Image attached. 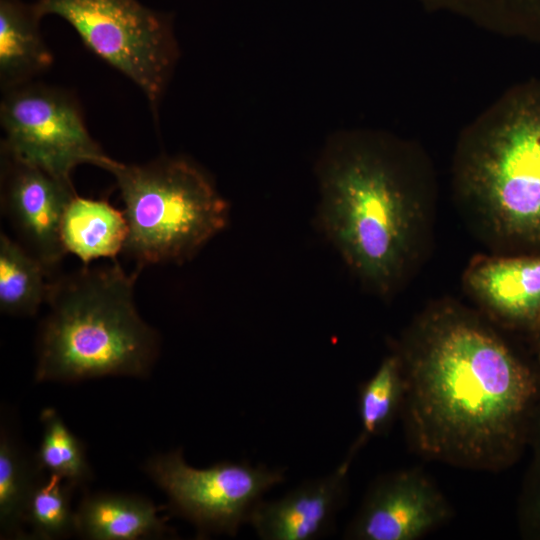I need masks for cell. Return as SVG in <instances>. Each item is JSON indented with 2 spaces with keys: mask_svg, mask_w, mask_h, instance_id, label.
<instances>
[{
  "mask_svg": "<svg viewBox=\"0 0 540 540\" xmlns=\"http://www.w3.org/2000/svg\"><path fill=\"white\" fill-rule=\"evenodd\" d=\"M404 368L408 442L425 458L499 471L528 441L540 377L480 312L450 298L430 302L393 348Z\"/></svg>",
  "mask_w": 540,
  "mask_h": 540,
  "instance_id": "1",
  "label": "cell"
},
{
  "mask_svg": "<svg viewBox=\"0 0 540 540\" xmlns=\"http://www.w3.org/2000/svg\"><path fill=\"white\" fill-rule=\"evenodd\" d=\"M319 229L370 292L390 298L433 238L437 181L415 141L372 129L333 134L317 162Z\"/></svg>",
  "mask_w": 540,
  "mask_h": 540,
  "instance_id": "2",
  "label": "cell"
},
{
  "mask_svg": "<svg viewBox=\"0 0 540 540\" xmlns=\"http://www.w3.org/2000/svg\"><path fill=\"white\" fill-rule=\"evenodd\" d=\"M452 190L494 251L540 243V79L508 88L461 131Z\"/></svg>",
  "mask_w": 540,
  "mask_h": 540,
  "instance_id": "3",
  "label": "cell"
},
{
  "mask_svg": "<svg viewBox=\"0 0 540 540\" xmlns=\"http://www.w3.org/2000/svg\"><path fill=\"white\" fill-rule=\"evenodd\" d=\"M138 274L114 259L51 278L48 312L37 336L35 381L149 375L160 340L136 308Z\"/></svg>",
  "mask_w": 540,
  "mask_h": 540,
  "instance_id": "4",
  "label": "cell"
},
{
  "mask_svg": "<svg viewBox=\"0 0 540 540\" xmlns=\"http://www.w3.org/2000/svg\"><path fill=\"white\" fill-rule=\"evenodd\" d=\"M124 204L128 234L122 254L135 270L191 260L228 225L230 206L210 176L181 156L144 164L117 162L109 171Z\"/></svg>",
  "mask_w": 540,
  "mask_h": 540,
  "instance_id": "5",
  "label": "cell"
},
{
  "mask_svg": "<svg viewBox=\"0 0 540 540\" xmlns=\"http://www.w3.org/2000/svg\"><path fill=\"white\" fill-rule=\"evenodd\" d=\"M35 5L42 16L69 23L83 44L136 84L157 112L179 57L169 14L138 0H37Z\"/></svg>",
  "mask_w": 540,
  "mask_h": 540,
  "instance_id": "6",
  "label": "cell"
},
{
  "mask_svg": "<svg viewBox=\"0 0 540 540\" xmlns=\"http://www.w3.org/2000/svg\"><path fill=\"white\" fill-rule=\"evenodd\" d=\"M2 93L0 152L68 182L79 165L110 171L118 162L92 138L68 92L29 82Z\"/></svg>",
  "mask_w": 540,
  "mask_h": 540,
  "instance_id": "7",
  "label": "cell"
},
{
  "mask_svg": "<svg viewBox=\"0 0 540 540\" xmlns=\"http://www.w3.org/2000/svg\"><path fill=\"white\" fill-rule=\"evenodd\" d=\"M145 471L198 536H235L265 493L285 481V469L223 461L207 468L186 463L178 448L150 458Z\"/></svg>",
  "mask_w": 540,
  "mask_h": 540,
  "instance_id": "8",
  "label": "cell"
},
{
  "mask_svg": "<svg viewBox=\"0 0 540 540\" xmlns=\"http://www.w3.org/2000/svg\"><path fill=\"white\" fill-rule=\"evenodd\" d=\"M76 195L72 182L1 152V212L16 235L14 239L52 275L67 254L61 224Z\"/></svg>",
  "mask_w": 540,
  "mask_h": 540,
  "instance_id": "9",
  "label": "cell"
},
{
  "mask_svg": "<svg viewBox=\"0 0 540 540\" xmlns=\"http://www.w3.org/2000/svg\"><path fill=\"white\" fill-rule=\"evenodd\" d=\"M451 512L445 496L422 471H396L372 483L344 538L415 540L445 523Z\"/></svg>",
  "mask_w": 540,
  "mask_h": 540,
  "instance_id": "10",
  "label": "cell"
},
{
  "mask_svg": "<svg viewBox=\"0 0 540 540\" xmlns=\"http://www.w3.org/2000/svg\"><path fill=\"white\" fill-rule=\"evenodd\" d=\"M462 286L488 321L532 332L540 327V255H476Z\"/></svg>",
  "mask_w": 540,
  "mask_h": 540,
  "instance_id": "11",
  "label": "cell"
},
{
  "mask_svg": "<svg viewBox=\"0 0 540 540\" xmlns=\"http://www.w3.org/2000/svg\"><path fill=\"white\" fill-rule=\"evenodd\" d=\"M349 467L343 460L329 474L306 480L278 499L260 500L248 523L263 540H315L330 534L346 503Z\"/></svg>",
  "mask_w": 540,
  "mask_h": 540,
  "instance_id": "12",
  "label": "cell"
},
{
  "mask_svg": "<svg viewBox=\"0 0 540 540\" xmlns=\"http://www.w3.org/2000/svg\"><path fill=\"white\" fill-rule=\"evenodd\" d=\"M150 500L127 494L97 493L83 497L75 510L76 534L90 540L162 539L173 530Z\"/></svg>",
  "mask_w": 540,
  "mask_h": 540,
  "instance_id": "13",
  "label": "cell"
},
{
  "mask_svg": "<svg viewBox=\"0 0 540 540\" xmlns=\"http://www.w3.org/2000/svg\"><path fill=\"white\" fill-rule=\"evenodd\" d=\"M35 3L0 0V86L2 92L32 82L50 68L53 55L41 32Z\"/></svg>",
  "mask_w": 540,
  "mask_h": 540,
  "instance_id": "14",
  "label": "cell"
},
{
  "mask_svg": "<svg viewBox=\"0 0 540 540\" xmlns=\"http://www.w3.org/2000/svg\"><path fill=\"white\" fill-rule=\"evenodd\" d=\"M128 227L123 211L105 199L80 197L68 204L62 219L61 238L68 253L84 265L98 258L122 254Z\"/></svg>",
  "mask_w": 540,
  "mask_h": 540,
  "instance_id": "15",
  "label": "cell"
},
{
  "mask_svg": "<svg viewBox=\"0 0 540 540\" xmlns=\"http://www.w3.org/2000/svg\"><path fill=\"white\" fill-rule=\"evenodd\" d=\"M406 390L402 360L393 349L375 373L359 386L358 411L361 429L344 461L351 464L359 450L375 436L386 433L401 414Z\"/></svg>",
  "mask_w": 540,
  "mask_h": 540,
  "instance_id": "16",
  "label": "cell"
},
{
  "mask_svg": "<svg viewBox=\"0 0 540 540\" xmlns=\"http://www.w3.org/2000/svg\"><path fill=\"white\" fill-rule=\"evenodd\" d=\"M52 274L14 238L0 233V311L33 316L46 304Z\"/></svg>",
  "mask_w": 540,
  "mask_h": 540,
  "instance_id": "17",
  "label": "cell"
},
{
  "mask_svg": "<svg viewBox=\"0 0 540 540\" xmlns=\"http://www.w3.org/2000/svg\"><path fill=\"white\" fill-rule=\"evenodd\" d=\"M37 461H31L2 424L0 433V535L27 538L23 531L30 497L42 477Z\"/></svg>",
  "mask_w": 540,
  "mask_h": 540,
  "instance_id": "18",
  "label": "cell"
},
{
  "mask_svg": "<svg viewBox=\"0 0 540 540\" xmlns=\"http://www.w3.org/2000/svg\"><path fill=\"white\" fill-rule=\"evenodd\" d=\"M431 11L461 16L489 31L540 43V0H416Z\"/></svg>",
  "mask_w": 540,
  "mask_h": 540,
  "instance_id": "19",
  "label": "cell"
},
{
  "mask_svg": "<svg viewBox=\"0 0 540 540\" xmlns=\"http://www.w3.org/2000/svg\"><path fill=\"white\" fill-rule=\"evenodd\" d=\"M76 487L55 473L40 478L25 514V523L31 526L34 539L52 540L76 534L75 511L71 506Z\"/></svg>",
  "mask_w": 540,
  "mask_h": 540,
  "instance_id": "20",
  "label": "cell"
},
{
  "mask_svg": "<svg viewBox=\"0 0 540 540\" xmlns=\"http://www.w3.org/2000/svg\"><path fill=\"white\" fill-rule=\"evenodd\" d=\"M40 420L43 433L35 456L39 468L58 474L76 486L91 481L92 470L82 441L69 430L53 408L43 409Z\"/></svg>",
  "mask_w": 540,
  "mask_h": 540,
  "instance_id": "21",
  "label": "cell"
},
{
  "mask_svg": "<svg viewBox=\"0 0 540 540\" xmlns=\"http://www.w3.org/2000/svg\"><path fill=\"white\" fill-rule=\"evenodd\" d=\"M527 443L532 459L520 498V526L525 535L540 539V400L531 417Z\"/></svg>",
  "mask_w": 540,
  "mask_h": 540,
  "instance_id": "22",
  "label": "cell"
},
{
  "mask_svg": "<svg viewBox=\"0 0 540 540\" xmlns=\"http://www.w3.org/2000/svg\"><path fill=\"white\" fill-rule=\"evenodd\" d=\"M535 333V341H536V350L537 355L540 363V327L534 332Z\"/></svg>",
  "mask_w": 540,
  "mask_h": 540,
  "instance_id": "23",
  "label": "cell"
}]
</instances>
